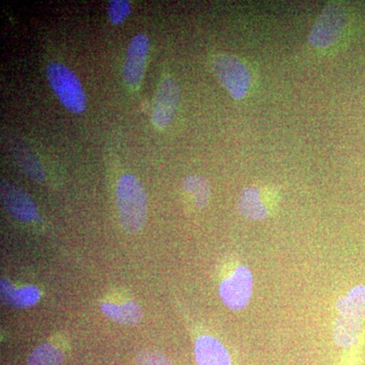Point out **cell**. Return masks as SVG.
Returning <instances> with one entry per match:
<instances>
[{
	"label": "cell",
	"mask_w": 365,
	"mask_h": 365,
	"mask_svg": "<svg viewBox=\"0 0 365 365\" xmlns=\"http://www.w3.org/2000/svg\"><path fill=\"white\" fill-rule=\"evenodd\" d=\"M253 292V275L249 268L241 266L220 287V294L225 306L232 311H241L248 306Z\"/></svg>",
	"instance_id": "cell-5"
},
{
	"label": "cell",
	"mask_w": 365,
	"mask_h": 365,
	"mask_svg": "<svg viewBox=\"0 0 365 365\" xmlns=\"http://www.w3.org/2000/svg\"><path fill=\"white\" fill-rule=\"evenodd\" d=\"M195 357L198 365H232L225 346L211 336H201L197 339Z\"/></svg>",
	"instance_id": "cell-9"
},
{
	"label": "cell",
	"mask_w": 365,
	"mask_h": 365,
	"mask_svg": "<svg viewBox=\"0 0 365 365\" xmlns=\"http://www.w3.org/2000/svg\"><path fill=\"white\" fill-rule=\"evenodd\" d=\"M48 81L55 95L69 111L81 114L86 109V96L74 72L63 64L52 62L46 68Z\"/></svg>",
	"instance_id": "cell-2"
},
{
	"label": "cell",
	"mask_w": 365,
	"mask_h": 365,
	"mask_svg": "<svg viewBox=\"0 0 365 365\" xmlns=\"http://www.w3.org/2000/svg\"><path fill=\"white\" fill-rule=\"evenodd\" d=\"M212 66L216 78L232 98L242 100L246 97L251 86V74L241 59L220 54L213 60Z\"/></svg>",
	"instance_id": "cell-3"
},
{
	"label": "cell",
	"mask_w": 365,
	"mask_h": 365,
	"mask_svg": "<svg viewBox=\"0 0 365 365\" xmlns=\"http://www.w3.org/2000/svg\"><path fill=\"white\" fill-rule=\"evenodd\" d=\"M336 309L339 314L365 319V285H357L347 295L340 297L336 302Z\"/></svg>",
	"instance_id": "cell-15"
},
{
	"label": "cell",
	"mask_w": 365,
	"mask_h": 365,
	"mask_svg": "<svg viewBox=\"0 0 365 365\" xmlns=\"http://www.w3.org/2000/svg\"><path fill=\"white\" fill-rule=\"evenodd\" d=\"M137 365H173L168 357L160 352L143 350L137 354Z\"/></svg>",
	"instance_id": "cell-19"
},
{
	"label": "cell",
	"mask_w": 365,
	"mask_h": 365,
	"mask_svg": "<svg viewBox=\"0 0 365 365\" xmlns=\"http://www.w3.org/2000/svg\"><path fill=\"white\" fill-rule=\"evenodd\" d=\"M347 24V14L339 4H328L323 9L309 34L312 46L326 49L335 44L344 32Z\"/></svg>",
	"instance_id": "cell-4"
},
{
	"label": "cell",
	"mask_w": 365,
	"mask_h": 365,
	"mask_svg": "<svg viewBox=\"0 0 365 365\" xmlns=\"http://www.w3.org/2000/svg\"><path fill=\"white\" fill-rule=\"evenodd\" d=\"M130 2L128 0H112L108 6L110 21L114 25H120L126 20L130 13Z\"/></svg>",
	"instance_id": "cell-18"
},
{
	"label": "cell",
	"mask_w": 365,
	"mask_h": 365,
	"mask_svg": "<svg viewBox=\"0 0 365 365\" xmlns=\"http://www.w3.org/2000/svg\"><path fill=\"white\" fill-rule=\"evenodd\" d=\"M11 153L14 162L19 165L21 172L34 182H42L45 179V170L36 157L35 153L24 143H11Z\"/></svg>",
	"instance_id": "cell-12"
},
{
	"label": "cell",
	"mask_w": 365,
	"mask_h": 365,
	"mask_svg": "<svg viewBox=\"0 0 365 365\" xmlns=\"http://www.w3.org/2000/svg\"><path fill=\"white\" fill-rule=\"evenodd\" d=\"M1 200L7 212L21 222H32L37 215L35 203L31 197L14 182L2 180Z\"/></svg>",
	"instance_id": "cell-8"
},
{
	"label": "cell",
	"mask_w": 365,
	"mask_h": 365,
	"mask_svg": "<svg viewBox=\"0 0 365 365\" xmlns=\"http://www.w3.org/2000/svg\"><path fill=\"white\" fill-rule=\"evenodd\" d=\"M117 208L125 232L138 234L148 220V200L143 185L132 175H124L117 184Z\"/></svg>",
	"instance_id": "cell-1"
},
{
	"label": "cell",
	"mask_w": 365,
	"mask_h": 365,
	"mask_svg": "<svg viewBox=\"0 0 365 365\" xmlns=\"http://www.w3.org/2000/svg\"><path fill=\"white\" fill-rule=\"evenodd\" d=\"M102 312L112 321L128 326L136 325L143 317L140 307L133 300H128L119 304L103 302Z\"/></svg>",
	"instance_id": "cell-13"
},
{
	"label": "cell",
	"mask_w": 365,
	"mask_h": 365,
	"mask_svg": "<svg viewBox=\"0 0 365 365\" xmlns=\"http://www.w3.org/2000/svg\"><path fill=\"white\" fill-rule=\"evenodd\" d=\"M237 206L240 215L247 220H263L269 215V208L264 201L263 192L255 187L242 190Z\"/></svg>",
	"instance_id": "cell-10"
},
{
	"label": "cell",
	"mask_w": 365,
	"mask_h": 365,
	"mask_svg": "<svg viewBox=\"0 0 365 365\" xmlns=\"http://www.w3.org/2000/svg\"><path fill=\"white\" fill-rule=\"evenodd\" d=\"M1 297L7 306L14 307H28L37 304L40 299V292L37 287L29 285L21 288H14L6 279L1 280Z\"/></svg>",
	"instance_id": "cell-14"
},
{
	"label": "cell",
	"mask_w": 365,
	"mask_h": 365,
	"mask_svg": "<svg viewBox=\"0 0 365 365\" xmlns=\"http://www.w3.org/2000/svg\"><path fill=\"white\" fill-rule=\"evenodd\" d=\"M361 319L352 314H340L334 322V342L343 348L356 344L362 332Z\"/></svg>",
	"instance_id": "cell-11"
},
{
	"label": "cell",
	"mask_w": 365,
	"mask_h": 365,
	"mask_svg": "<svg viewBox=\"0 0 365 365\" xmlns=\"http://www.w3.org/2000/svg\"><path fill=\"white\" fill-rule=\"evenodd\" d=\"M148 52L150 40L145 35L138 34L129 45L122 71L125 83L132 90H137L141 85Z\"/></svg>",
	"instance_id": "cell-7"
},
{
	"label": "cell",
	"mask_w": 365,
	"mask_h": 365,
	"mask_svg": "<svg viewBox=\"0 0 365 365\" xmlns=\"http://www.w3.org/2000/svg\"><path fill=\"white\" fill-rule=\"evenodd\" d=\"M181 102V91L172 78L163 79L151 108V121L158 129H165L176 117Z\"/></svg>",
	"instance_id": "cell-6"
},
{
	"label": "cell",
	"mask_w": 365,
	"mask_h": 365,
	"mask_svg": "<svg viewBox=\"0 0 365 365\" xmlns=\"http://www.w3.org/2000/svg\"><path fill=\"white\" fill-rule=\"evenodd\" d=\"M182 188L191 194L197 208L202 209L208 204L210 198V184L205 178L188 176L182 181Z\"/></svg>",
	"instance_id": "cell-16"
},
{
	"label": "cell",
	"mask_w": 365,
	"mask_h": 365,
	"mask_svg": "<svg viewBox=\"0 0 365 365\" xmlns=\"http://www.w3.org/2000/svg\"><path fill=\"white\" fill-rule=\"evenodd\" d=\"M63 353L50 343L36 347L28 359V365H60L63 362Z\"/></svg>",
	"instance_id": "cell-17"
}]
</instances>
